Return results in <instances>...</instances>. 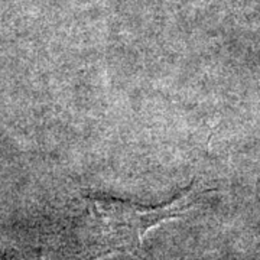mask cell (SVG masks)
Masks as SVG:
<instances>
[{
	"label": "cell",
	"instance_id": "cell-1",
	"mask_svg": "<svg viewBox=\"0 0 260 260\" xmlns=\"http://www.w3.org/2000/svg\"><path fill=\"white\" fill-rule=\"evenodd\" d=\"M207 192L192 182L175 200L162 207H143L109 197L85 198L88 211L90 257L102 260L113 254H136L148 232L159 224L178 220Z\"/></svg>",
	"mask_w": 260,
	"mask_h": 260
},
{
	"label": "cell",
	"instance_id": "cell-2",
	"mask_svg": "<svg viewBox=\"0 0 260 260\" xmlns=\"http://www.w3.org/2000/svg\"><path fill=\"white\" fill-rule=\"evenodd\" d=\"M0 260H6V259H5V257H3V256H0Z\"/></svg>",
	"mask_w": 260,
	"mask_h": 260
}]
</instances>
